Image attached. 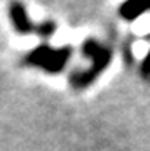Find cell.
Segmentation results:
<instances>
[{
  "label": "cell",
  "instance_id": "1",
  "mask_svg": "<svg viewBox=\"0 0 150 151\" xmlns=\"http://www.w3.org/2000/svg\"><path fill=\"white\" fill-rule=\"evenodd\" d=\"M82 52L87 54L92 59V66L89 70H86V71H79V73L72 75L70 83L75 89H86L87 85H91L98 76L103 73V70L112 61V50L106 45H101L96 40H86L82 44Z\"/></svg>",
  "mask_w": 150,
  "mask_h": 151
},
{
  "label": "cell",
  "instance_id": "2",
  "mask_svg": "<svg viewBox=\"0 0 150 151\" xmlns=\"http://www.w3.org/2000/svg\"><path fill=\"white\" fill-rule=\"evenodd\" d=\"M72 56V49L70 47H61V49H52V47L39 45L37 49H33L30 54L25 58V63L30 66H37L42 68L49 73H60L65 68L66 61Z\"/></svg>",
  "mask_w": 150,
  "mask_h": 151
},
{
  "label": "cell",
  "instance_id": "3",
  "mask_svg": "<svg viewBox=\"0 0 150 151\" xmlns=\"http://www.w3.org/2000/svg\"><path fill=\"white\" fill-rule=\"evenodd\" d=\"M9 16H11V23L16 30L19 31L21 35H28V33H37L40 37H51L54 31H56V24L52 21H45L42 24H33L28 14H26V9L21 2H11L9 5Z\"/></svg>",
  "mask_w": 150,
  "mask_h": 151
},
{
  "label": "cell",
  "instance_id": "4",
  "mask_svg": "<svg viewBox=\"0 0 150 151\" xmlns=\"http://www.w3.org/2000/svg\"><path fill=\"white\" fill-rule=\"evenodd\" d=\"M150 9V0H127L120 5V16L124 19H135L136 16L143 14Z\"/></svg>",
  "mask_w": 150,
  "mask_h": 151
},
{
  "label": "cell",
  "instance_id": "5",
  "mask_svg": "<svg viewBox=\"0 0 150 151\" xmlns=\"http://www.w3.org/2000/svg\"><path fill=\"white\" fill-rule=\"evenodd\" d=\"M140 71H141V75H143V76H149L150 75V52L147 54V58H145V59H143V63H141Z\"/></svg>",
  "mask_w": 150,
  "mask_h": 151
}]
</instances>
